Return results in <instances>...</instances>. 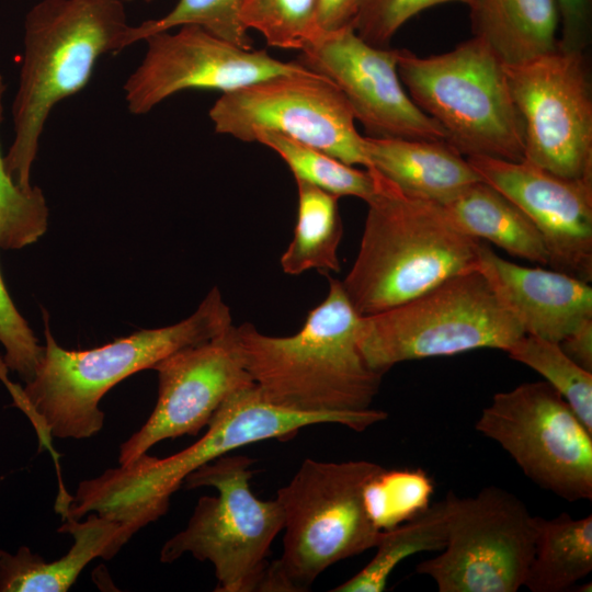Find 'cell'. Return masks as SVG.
<instances>
[{"label": "cell", "mask_w": 592, "mask_h": 592, "mask_svg": "<svg viewBox=\"0 0 592 592\" xmlns=\"http://www.w3.org/2000/svg\"><path fill=\"white\" fill-rule=\"evenodd\" d=\"M383 410L312 413L283 408L266 400L252 384L231 394L194 444L169 457L147 453L79 483L76 494L60 512L80 520L96 513L121 530L126 544L140 528L164 515L171 496L198 467L239 447L265 440L291 439L303 428L334 423L362 432L382 422Z\"/></svg>", "instance_id": "cell-1"}, {"label": "cell", "mask_w": 592, "mask_h": 592, "mask_svg": "<svg viewBox=\"0 0 592 592\" xmlns=\"http://www.w3.org/2000/svg\"><path fill=\"white\" fill-rule=\"evenodd\" d=\"M44 319V354L34 377L22 388L39 447L48 449L55 462L53 437L89 439L102 430L104 413L99 403L113 386L232 326L230 309L217 287L178 323L143 329L91 350L61 348L50 333L47 314Z\"/></svg>", "instance_id": "cell-2"}, {"label": "cell", "mask_w": 592, "mask_h": 592, "mask_svg": "<svg viewBox=\"0 0 592 592\" xmlns=\"http://www.w3.org/2000/svg\"><path fill=\"white\" fill-rule=\"evenodd\" d=\"M326 298L293 335L261 333L252 323L234 326L244 367L263 397L301 412L340 413L371 408L383 375L358 346L361 315L342 282L327 275Z\"/></svg>", "instance_id": "cell-3"}, {"label": "cell", "mask_w": 592, "mask_h": 592, "mask_svg": "<svg viewBox=\"0 0 592 592\" xmlns=\"http://www.w3.org/2000/svg\"><path fill=\"white\" fill-rule=\"evenodd\" d=\"M129 26L122 0H41L27 12L11 109L14 137L4 156L19 187L34 186L31 171L53 109L84 89L101 56L125 48Z\"/></svg>", "instance_id": "cell-4"}, {"label": "cell", "mask_w": 592, "mask_h": 592, "mask_svg": "<svg viewBox=\"0 0 592 592\" xmlns=\"http://www.w3.org/2000/svg\"><path fill=\"white\" fill-rule=\"evenodd\" d=\"M354 263L342 282L361 316L401 305L445 280L477 269L480 240L462 231L444 207L406 195L374 169Z\"/></svg>", "instance_id": "cell-5"}, {"label": "cell", "mask_w": 592, "mask_h": 592, "mask_svg": "<svg viewBox=\"0 0 592 592\" xmlns=\"http://www.w3.org/2000/svg\"><path fill=\"white\" fill-rule=\"evenodd\" d=\"M383 469L368 460L305 459L276 492L283 553L269 565L260 591H307L330 566L376 547L384 531L368 515L364 489Z\"/></svg>", "instance_id": "cell-6"}, {"label": "cell", "mask_w": 592, "mask_h": 592, "mask_svg": "<svg viewBox=\"0 0 592 592\" xmlns=\"http://www.w3.org/2000/svg\"><path fill=\"white\" fill-rule=\"evenodd\" d=\"M398 75L413 103L464 157L524 160V126L504 64L480 38L421 57L399 49Z\"/></svg>", "instance_id": "cell-7"}, {"label": "cell", "mask_w": 592, "mask_h": 592, "mask_svg": "<svg viewBox=\"0 0 592 592\" xmlns=\"http://www.w3.org/2000/svg\"><path fill=\"white\" fill-rule=\"evenodd\" d=\"M524 334L476 269L454 275L401 305L362 316L358 346L366 364L384 375L405 361L483 348L506 352Z\"/></svg>", "instance_id": "cell-8"}, {"label": "cell", "mask_w": 592, "mask_h": 592, "mask_svg": "<svg viewBox=\"0 0 592 592\" xmlns=\"http://www.w3.org/2000/svg\"><path fill=\"white\" fill-rule=\"evenodd\" d=\"M252 463L247 456L228 453L184 479L186 489L213 487L217 496L198 499L185 528L162 546L161 562H173L189 553L213 565L215 591H260L284 515L276 499L264 501L252 492Z\"/></svg>", "instance_id": "cell-9"}, {"label": "cell", "mask_w": 592, "mask_h": 592, "mask_svg": "<svg viewBox=\"0 0 592 592\" xmlns=\"http://www.w3.org/2000/svg\"><path fill=\"white\" fill-rule=\"evenodd\" d=\"M475 428L542 489L569 502L592 499V433L548 383L496 394Z\"/></svg>", "instance_id": "cell-10"}, {"label": "cell", "mask_w": 592, "mask_h": 592, "mask_svg": "<svg viewBox=\"0 0 592 592\" xmlns=\"http://www.w3.org/2000/svg\"><path fill=\"white\" fill-rule=\"evenodd\" d=\"M524 126V160L569 179L592 178V87L585 50L504 65Z\"/></svg>", "instance_id": "cell-11"}, {"label": "cell", "mask_w": 592, "mask_h": 592, "mask_svg": "<svg viewBox=\"0 0 592 592\" xmlns=\"http://www.w3.org/2000/svg\"><path fill=\"white\" fill-rule=\"evenodd\" d=\"M216 133L252 141L274 132L315 147L350 166L369 168L364 136L343 93L310 70L283 75L223 93L209 110Z\"/></svg>", "instance_id": "cell-12"}, {"label": "cell", "mask_w": 592, "mask_h": 592, "mask_svg": "<svg viewBox=\"0 0 592 592\" xmlns=\"http://www.w3.org/2000/svg\"><path fill=\"white\" fill-rule=\"evenodd\" d=\"M534 549V515L515 494L489 486L475 497H455L445 547L415 571L440 592H516Z\"/></svg>", "instance_id": "cell-13"}, {"label": "cell", "mask_w": 592, "mask_h": 592, "mask_svg": "<svg viewBox=\"0 0 592 592\" xmlns=\"http://www.w3.org/2000/svg\"><path fill=\"white\" fill-rule=\"evenodd\" d=\"M143 60L124 83L127 109L150 112L187 89L221 93L283 75L306 72L298 61H282L265 49H243L197 25L153 34L145 39Z\"/></svg>", "instance_id": "cell-14"}, {"label": "cell", "mask_w": 592, "mask_h": 592, "mask_svg": "<svg viewBox=\"0 0 592 592\" xmlns=\"http://www.w3.org/2000/svg\"><path fill=\"white\" fill-rule=\"evenodd\" d=\"M398 54L366 43L349 26L314 37L300 49L298 62L339 88L368 137L446 140L402 86Z\"/></svg>", "instance_id": "cell-15"}, {"label": "cell", "mask_w": 592, "mask_h": 592, "mask_svg": "<svg viewBox=\"0 0 592 592\" xmlns=\"http://www.w3.org/2000/svg\"><path fill=\"white\" fill-rule=\"evenodd\" d=\"M152 369L159 379L157 403L144 425L121 444L119 465L163 440L196 435L231 394L254 384L238 350L234 325L170 354Z\"/></svg>", "instance_id": "cell-16"}, {"label": "cell", "mask_w": 592, "mask_h": 592, "mask_svg": "<svg viewBox=\"0 0 592 592\" xmlns=\"http://www.w3.org/2000/svg\"><path fill=\"white\" fill-rule=\"evenodd\" d=\"M479 179L521 208L538 229L548 265L592 280V178L569 179L525 160L466 157Z\"/></svg>", "instance_id": "cell-17"}, {"label": "cell", "mask_w": 592, "mask_h": 592, "mask_svg": "<svg viewBox=\"0 0 592 592\" xmlns=\"http://www.w3.org/2000/svg\"><path fill=\"white\" fill-rule=\"evenodd\" d=\"M477 270L525 334L559 343L584 321L592 319L589 282L557 270L528 267L510 262L481 242Z\"/></svg>", "instance_id": "cell-18"}, {"label": "cell", "mask_w": 592, "mask_h": 592, "mask_svg": "<svg viewBox=\"0 0 592 592\" xmlns=\"http://www.w3.org/2000/svg\"><path fill=\"white\" fill-rule=\"evenodd\" d=\"M374 169L406 195L443 204L481 181L467 159L446 140L364 136Z\"/></svg>", "instance_id": "cell-19"}, {"label": "cell", "mask_w": 592, "mask_h": 592, "mask_svg": "<svg viewBox=\"0 0 592 592\" xmlns=\"http://www.w3.org/2000/svg\"><path fill=\"white\" fill-rule=\"evenodd\" d=\"M64 520L58 532L69 533L73 544L54 561H45L25 546L15 554L0 550L1 592H66L92 559H110L125 545L119 526L102 515L92 513L82 522Z\"/></svg>", "instance_id": "cell-20"}, {"label": "cell", "mask_w": 592, "mask_h": 592, "mask_svg": "<svg viewBox=\"0 0 592 592\" xmlns=\"http://www.w3.org/2000/svg\"><path fill=\"white\" fill-rule=\"evenodd\" d=\"M473 36L504 65L520 64L558 46L555 0H470Z\"/></svg>", "instance_id": "cell-21"}, {"label": "cell", "mask_w": 592, "mask_h": 592, "mask_svg": "<svg viewBox=\"0 0 592 592\" xmlns=\"http://www.w3.org/2000/svg\"><path fill=\"white\" fill-rule=\"evenodd\" d=\"M465 234L510 255L548 265L544 240L526 214L489 184L475 182L441 204Z\"/></svg>", "instance_id": "cell-22"}, {"label": "cell", "mask_w": 592, "mask_h": 592, "mask_svg": "<svg viewBox=\"0 0 592 592\" xmlns=\"http://www.w3.org/2000/svg\"><path fill=\"white\" fill-rule=\"evenodd\" d=\"M535 549L524 587L532 592H563L592 571V515L574 519L534 516Z\"/></svg>", "instance_id": "cell-23"}, {"label": "cell", "mask_w": 592, "mask_h": 592, "mask_svg": "<svg viewBox=\"0 0 592 592\" xmlns=\"http://www.w3.org/2000/svg\"><path fill=\"white\" fill-rule=\"evenodd\" d=\"M298 192L297 219L294 236L281 257L284 273L299 275L309 270L321 274L338 273V258L343 226L339 197L295 179Z\"/></svg>", "instance_id": "cell-24"}, {"label": "cell", "mask_w": 592, "mask_h": 592, "mask_svg": "<svg viewBox=\"0 0 592 592\" xmlns=\"http://www.w3.org/2000/svg\"><path fill=\"white\" fill-rule=\"evenodd\" d=\"M455 494L430 504L413 519L384 531L377 551L355 576L333 588L332 592H382L395 568L409 556L442 550L447 542L448 521Z\"/></svg>", "instance_id": "cell-25"}, {"label": "cell", "mask_w": 592, "mask_h": 592, "mask_svg": "<svg viewBox=\"0 0 592 592\" xmlns=\"http://www.w3.org/2000/svg\"><path fill=\"white\" fill-rule=\"evenodd\" d=\"M252 141L274 150L295 179L306 181L338 197L354 196L368 202L376 192L372 170H360L321 151L274 132H259Z\"/></svg>", "instance_id": "cell-26"}, {"label": "cell", "mask_w": 592, "mask_h": 592, "mask_svg": "<svg viewBox=\"0 0 592 592\" xmlns=\"http://www.w3.org/2000/svg\"><path fill=\"white\" fill-rule=\"evenodd\" d=\"M509 356L540 374L568 402L592 433V373L574 363L559 343L524 334L508 351Z\"/></svg>", "instance_id": "cell-27"}, {"label": "cell", "mask_w": 592, "mask_h": 592, "mask_svg": "<svg viewBox=\"0 0 592 592\" xmlns=\"http://www.w3.org/2000/svg\"><path fill=\"white\" fill-rule=\"evenodd\" d=\"M242 0H178L163 16L129 26L124 47L147 37L185 25H197L243 49H252L253 42L240 19Z\"/></svg>", "instance_id": "cell-28"}, {"label": "cell", "mask_w": 592, "mask_h": 592, "mask_svg": "<svg viewBox=\"0 0 592 592\" xmlns=\"http://www.w3.org/2000/svg\"><path fill=\"white\" fill-rule=\"evenodd\" d=\"M432 493V480L423 470L384 468L366 485L364 501L374 524L388 531L423 512Z\"/></svg>", "instance_id": "cell-29"}, {"label": "cell", "mask_w": 592, "mask_h": 592, "mask_svg": "<svg viewBox=\"0 0 592 592\" xmlns=\"http://www.w3.org/2000/svg\"><path fill=\"white\" fill-rule=\"evenodd\" d=\"M7 84L0 73V125ZM48 206L42 190L19 187L5 171L0 150V248L21 249L36 242L48 227Z\"/></svg>", "instance_id": "cell-30"}, {"label": "cell", "mask_w": 592, "mask_h": 592, "mask_svg": "<svg viewBox=\"0 0 592 592\" xmlns=\"http://www.w3.org/2000/svg\"><path fill=\"white\" fill-rule=\"evenodd\" d=\"M316 0H242L240 19L266 44L282 49H303L317 35Z\"/></svg>", "instance_id": "cell-31"}, {"label": "cell", "mask_w": 592, "mask_h": 592, "mask_svg": "<svg viewBox=\"0 0 592 592\" xmlns=\"http://www.w3.org/2000/svg\"><path fill=\"white\" fill-rule=\"evenodd\" d=\"M470 0H362L353 27L366 43L388 47L397 31L411 18L434 5Z\"/></svg>", "instance_id": "cell-32"}, {"label": "cell", "mask_w": 592, "mask_h": 592, "mask_svg": "<svg viewBox=\"0 0 592 592\" xmlns=\"http://www.w3.org/2000/svg\"><path fill=\"white\" fill-rule=\"evenodd\" d=\"M0 343L5 354L7 367L15 372L24 383L35 375L44 354L27 321L16 309L0 274Z\"/></svg>", "instance_id": "cell-33"}, {"label": "cell", "mask_w": 592, "mask_h": 592, "mask_svg": "<svg viewBox=\"0 0 592 592\" xmlns=\"http://www.w3.org/2000/svg\"><path fill=\"white\" fill-rule=\"evenodd\" d=\"M561 29L558 45L585 50L592 32V0H555Z\"/></svg>", "instance_id": "cell-34"}, {"label": "cell", "mask_w": 592, "mask_h": 592, "mask_svg": "<svg viewBox=\"0 0 592 592\" xmlns=\"http://www.w3.org/2000/svg\"><path fill=\"white\" fill-rule=\"evenodd\" d=\"M361 2L362 0H316L317 35L353 27Z\"/></svg>", "instance_id": "cell-35"}, {"label": "cell", "mask_w": 592, "mask_h": 592, "mask_svg": "<svg viewBox=\"0 0 592 592\" xmlns=\"http://www.w3.org/2000/svg\"><path fill=\"white\" fill-rule=\"evenodd\" d=\"M559 345L574 363L592 373V319L581 323Z\"/></svg>", "instance_id": "cell-36"}, {"label": "cell", "mask_w": 592, "mask_h": 592, "mask_svg": "<svg viewBox=\"0 0 592 592\" xmlns=\"http://www.w3.org/2000/svg\"><path fill=\"white\" fill-rule=\"evenodd\" d=\"M8 369L9 368L7 367L3 358L0 357V380L4 384L8 391L12 396L14 405H18L23 398V396H22L23 395L22 394L23 392L22 387L16 385V384H13L12 382L9 380V378H8Z\"/></svg>", "instance_id": "cell-37"}, {"label": "cell", "mask_w": 592, "mask_h": 592, "mask_svg": "<svg viewBox=\"0 0 592 592\" xmlns=\"http://www.w3.org/2000/svg\"><path fill=\"white\" fill-rule=\"evenodd\" d=\"M144 1H146V2H150V1H152V0H144Z\"/></svg>", "instance_id": "cell-38"}]
</instances>
